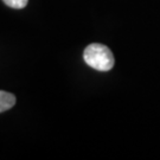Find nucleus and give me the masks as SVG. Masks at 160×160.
<instances>
[{
	"instance_id": "nucleus-2",
	"label": "nucleus",
	"mask_w": 160,
	"mask_h": 160,
	"mask_svg": "<svg viewBox=\"0 0 160 160\" xmlns=\"http://www.w3.org/2000/svg\"><path fill=\"white\" fill-rule=\"evenodd\" d=\"M16 102H17V98L13 94L0 90V113L10 110L16 104Z\"/></svg>"
},
{
	"instance_id": "nucleus-1",
	"label": "nucleus",
	"mask_w": 160,
	"mask_h": 160,
	"mask_svg": "<svg viewBox=\"0 0 160 160\" xmlns=\"http://www.w3.org/2000/svg\"><path fill=\"white\" fill-rule=\"evenodd\" d=\"M83 58L90 68L97 71H109L114 67V56L112 51L103 44L92 43L86 48Z\"/></svg>"
},
{
	"instance_id": "nucleus-3",
	"label": "nucleus",
	"mask_w": 160,
	"mask_h": 160,
	"mask_svg": "<svg viewBox=\"0 0 160 160\" xmlns=\"http://www.w3.org/2000/svg\"><path fill=\"white\" fill-rule=\"evenodd\" d=\"M4 4L8 7H12V8H17V10H20V8H24L25 6L28 5V1L29 0H2Z\"/></svg>"
}]
</instances>
